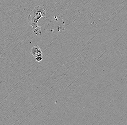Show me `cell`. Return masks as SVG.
<instances>
[{
  "label": "cell",
  "instance_id": "cell-1",
  "mask_svg": "<svg viewBox=\"0 0 127 125\" xmlns=\"http://www.w3.org/2000/svg\"><path fill=\"white\" fill-rule=\"evenodd\" d=\"M46 15V11L42 7L40 6L35 7L29 14L28 23L29 26L32 27L34 34L37 36L42 35L41 28L37 25L38 21L41 17H45Z\"/></svg>",
  "mask_w": 127,
  "mask_h": 125
},
{
  "label": "cell",
  "instance_id": "cell-2",
  "mask_svg": "<svg viewBox=\"0 0 127 125\" xmlns=\"http://www.w3.org/2000/svg\"><path fill=\"white\" fill-rule=\"evenodd\" d=\"M29 51L31 54L35 57L38 56L42 57L43 54L42 51L38 45H35L32 47Z\"/></svg>",
  "mask_w": 127,
  "mask_h": 125
},
{
  "label": "cell",
  "instance_id": "cell-3",
  "mask_svg": "<svg viewBox=\"0 0 127 125\" xmlns=\"http://www.w3.org/2000/svg\"><path fill=\"white\" fill-rule=\"evenodd\" d=\"M35 60L38 62H40L41 61H42L43 58L42 57L38 56L35 57Z\"/></svg>",
  "mask_w": 127,
  "mask_h": 125
}]
</instances>
